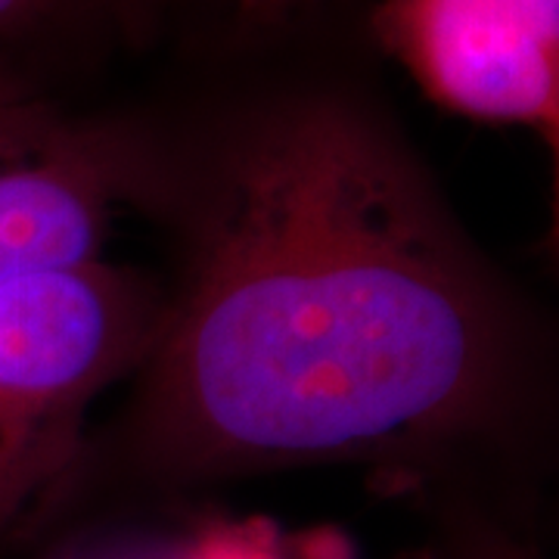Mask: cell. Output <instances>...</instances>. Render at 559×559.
I'll use <instances>...</instances> for the list:
<instances>
[{"instance_id":"cell-1","label":"cell","mask_w":559,"mask_h":559,"mask_svg":"<svg viewBox=\"0 0 559 559\" xmlns=\"http://www.w3.org/2000/svg\"><path fill=\"white\" fill-rule=\"evenodd\" d=\"M507 326L399 140L296 103L224 175L146 358V426L205 476L432 451L498 411Z\"/></svg>"},{"instance_id":"cell-2","label":"cell","mask_w":559,"mask_h":559,"mask_svg":"<svg viewBox=\"0 0 559 559\" xmlns=\"http://www.w3.org/2000/svg\"><path fill=\"white\" fill-rule=\"evenodd\" d=\"M162 318L150 286L103 259L0 286V547L47 516L94 401L146 364Z\"/></svg>"},{"instance_id":"cell-3","label":"cell","mask_w":559,"mask_h":559,"mask_svg":"<svg viewBox=\"0 0 559 559\" xmlns=\"http://www.w3.org/2000/svg\"><path fill=\"white\" fill-rule=\"evenodd\" d=\"M373 32L448 112L544 138L559 121V0H380Z\"/></svg>"},{"instance_id":"cell-4","label":"cell","mask_w":559,"mask_h":559,"mask_svg":"<svg viewBox=\"0 0 559 559\" xmlns=\"http://www.w3.org/2000/svg\"><path fill=\"white\" fill-rule=\"evenodd\" d=\"M119 197L100 128L0 79V286L100 259Z\"/></svg>"},{"instance_id":"cell-5","label":"cell","mask_w":559,"mask_h":559,"mask_svg":"<svg viewBox=\"0 0 559 559\" xmlns=\"http://www.w3.org/2000/svg\"><path fill=\"white\" fill-rule=\"evenodd\" d=\"M53 559H197V538H131L87 540L62 550Z\"/></svg>"},{"instance_id":"cell-6","label":"cell","mask_w":559,"mask_h":559,"mask_svg":"<svg viewBox=\"0 0 559 559\" xmlns=\"http://www.w3.org/2000/svg\"><path fill=\"white\" fill-rule=\"evenodd\" d=\"M454 559H538L528 547L510 535H500L495 528H473L460 540Z\"/></svg>"},{"instance_id":"cell-7","label":"cell","mask_w":559,"mask_h":559,"mask_svg":"<svg viewBox=\"0 0 559 559\" xmlns=\"http://www.w3.org/2000/svg\"><path fill=\"white\" fill-rule=\"evenodd\" d=\"M53 7H57V0H0V40L25 35Z\"/></svg>"},{"instance_id":"cell-8","label":"cell","mask_w":559,"mask_h":559,"mask_svg":"<svg viewBox=\"0 0 559 559\" xmlns=\"http://www.w3.org/2000/svg\"><path fill=\"white\" fill-rule=\"evenodd\" d=\"M320 0H240V13L242 20L255 28H264V25H280V22L293 20L305 10H311Z\"/></svg>"},{"instance_id":"cell-9","label":"cell","mask_w":559,"mask_h":559,"mask_svg":"<svg viewBox=\"0 0 559 559\" xmlns=\"http://www.w3.org/2000/svg\"><path fill=\"white\" fill-rule=\"evenodd\" d=\"M547 143L554 150V205H550V246L554 255L559 261V121L554 124V131L547 134Z\"/></svg>"}]
</instances>
